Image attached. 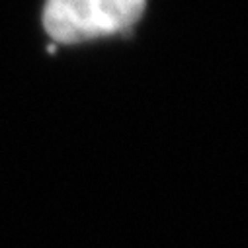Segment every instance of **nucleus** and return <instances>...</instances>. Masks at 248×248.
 Returning a JSON list of instances; mask_svg holds the SVG:
<instances>
[{
	"mask_svg": "<svg viewBox=\"0 0 248 248\" xmlns=\"http://www.w3.org/2000/svg\"><path fill=\"white\" fill-rule=\"evenodd\" d=\"M145 4L147 0H47L43 26L53 43H82L131 30Z\"/></svg>",
	"mask_w": 248,
	"mask_h": 248,
	"instance_id": "obj_1",
	"label": "nucleus"
}]
</instances>
